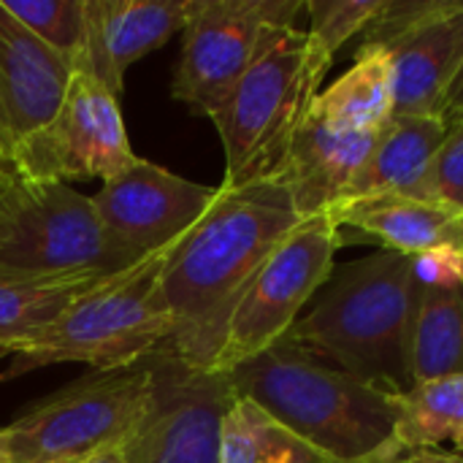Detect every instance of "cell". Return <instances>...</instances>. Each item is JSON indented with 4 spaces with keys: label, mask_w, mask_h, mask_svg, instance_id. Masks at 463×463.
Segmentation results:
<instances>
[{
    "label": "cell",
    "mask_w": 463,
    "mask_h": 463,
    "mask_svg": "<svg viewBox=\"0 0 463 463\" xmlns=\"http://www.w3.org/2000/svg\"><path fill=\"white\" fill-rule=\"evenodd\" d=\"M298 222L277 182L220 187L209 212L168 250L160 269V296L171 317L165 353L195 372H214L239 301Z\"/></svg>",
    "instance_id": "6da1fadb"
},
{
    "label": "cell",
    "mask_w": 463,
    "mask_h": 463,
    "mask_svg": "<svg viewBox=\"0 0 463 463\" xmlns=\"http://www.w3.org/2000/svg\"><path fill=\"white\" fill-rule=\"evenodd\" d=\"M236 396L255 402L339 463H404L396 442L399 393L369 385L315 353L279 339L228 372Z\"/></svg>",
    "instance_id": "7a4b0ae2"
},
{
    "label": "cell",
    "mask_w": 463,
    "mask_h": 463,
    "mask_svg": "<svg viewBox=\"0 0 463 463\" xmlns=\"http://www.w3.org/2000/svg\"><path fill=\"white\" fill-rule=\"evenodd\" d=\"M418 298L412 258L383 250L334 266L285 339L369 385L407 393L415 385L410 353Z\"/></svg>",
    "instance_id": "3957f363"
},
{
    "label": "cell",
    "mask_w": 463,
    "mask_h": 463,
    "mask_svg": "<svg viewBox=\"0 0 463 463\" xmlns=\"http://www.w3.org/2000/svg\"><path fill=\"white\" fill-rule=\"evenodd\" d=\"M334 57L298 27H274L263 52L212 117L225 149V182H271L307 119Z\"/></svg>",
    "instance_id": "277c9868"
},
{
    "label": "cell",
    "mask_w": 463,
    "mask_h": 463,
    "mask_svg": "<svg viewBox=\"0 0 463 463\" xmlns=\"http://www.w3.org/2000/svg\"><path fill=\"white\" fill-rule=\"evenodd\" d=\"M168 250H157L133 269L100 279L46 328L19 342L0 383L52 364H87L95 372L122 369L165 350L171 317L160 296V269Z\"/></svg>",
    "instance_id": "5b68a950"
},
{
    "label": "cell",
    "mask_w": 463,
    "mask_h": 463,
    "mask_svg": "<svg viewBox=\"0 0 463 463\" xmlns=\"http://www.w3.org/2000/svg\"><path fill=\"white\" fill-rule=\"evenodd\" d=\"M100 222L92 195L22 179L0 203V277H114L144 260Z\"/></svg>",
    "instance_id": "8992f818"
},
{
    "label": "cell",
    "mask_w": 463,
    "mask_h": 463,
    "mask_svg": "<svg viewBox=\"0 0 463 463\" xmlns=\"http://www.w3.org/2000/svg\"><path fill=\"white\" fill-rule=\"evenodd\" d=\"M155 388V358L84 374L30 404L0 429L5 463H81L122 442L141 423Z\"/></svg>",
    "instance_id": "52a82bcc"
},
{
    "label": "cell",
    "mask_w": 463,
    "mask_h": 463,
    "mask_svg": "<svg viewBox=\"0 0 463 463\" xmlns=\"http://www.w3.org/2000/svg\"><path fill=\"white\" fill-rule=\"evenodd\" d=\"M342 231L331 214L301 220L269 255L239 301L214 372L228 374L277 345L334 271Z\"/></svg>",
    "instance_id": "ba28073f"
},
{
    "label": "cell",
    "mask_w": 463,
    "mask_h": 463,
    "mask_svg": "<svg viewBox=\"0 0 463 463\" xmlns=\"http://www.w3.org/2000/svg\"><path fill=\"white\" fill-rule=\"evenodd\" d=\"M301 0H193L171 95L193 114L214 117L274 27H296Z\"/></svg>",
    "instance_id": "9c48e42d"
},
{
    "label": "cell",
    "mask_w": 463,
    "mask_h": 463,
    "mask_svg": "<svg viewBox=\"0 0 463 463\" xmlns=\"http://www.w3.org/2000/svg\"><path fill=\"white\" fill-rule=\"evenodd\" d=\"M136 160L119 100L87 71L73 68L65 98L46 128L14 152V168L30 182L111 179Z\"/></svg>",
    "instance_id": "30bf717a"
},
{
    "label": "cell",
    "mask_w": 463,
    "mask_h": 463,
    "mask_svg": "<svg viewBox=\"0 0 463 463\" xmlns=\"http://www.w3.org/2000/svg\"><path fill=\"white\" fill-rule=\"evenodd\" d=\"M149 407L122 442L128 463H220L222 418L236 399L228 374L195 372L160 350Z\"/></svg>",
    "instance_id": "8fae6325"
},
{
    "label": "cell",
    "mask_w": 463,
    "mask_h": 463,
    "mask_svg": "<svg viewBox=\"0 0 463 463\" xmlns=\"http://www.w3.org/2000/svg\"><path fill=\"white\" fill-rule=\"evenodd\" d=\"M220 187L182 179L155 163L136 157L92 195V206L128 247L141 255L176 244L214 203Z\"/></svg>",
    "instance_id": "7c38bea8"
},
{
    "label": "cell",
    "mask_w": 463,
    "mask_h": 463,
    "mask_svg": "<svg viewBox=\"0 0 463 463\" xmlns=\"http://www.w3.org/2000/svg\"><path fill=\"white\" fill-rule=\"evenodd\" d=\"M71 76L73 62L0 3V155L8 163L30 136L52 122Z\"/></svg>",
    "instance_id": "4fadbf2b"
},
{
    "label": "cell",
    "mask_w": 463,
    "mask_h": 463,
    "mask_svg": "<svg viewBox=\"0 0 463 463\" xmlns=\"http://www.w3.org/2000/svg\"><path fill=\"white\" fill-rule=\"evenodd\" d=\"M193 0H87L84 41L73 68L95 76L117 100L125 71L184 30Z\"/></svg>",
    "instance_id": "5bb4252c"
},
{
    "label": "cell",
    "mask_w": 463,
    "mask_h": 463,
    "mask_svg": "<svg viewBox=\"0 0 463 463\" xmlns=\"http://www.w3.org/2000/svg\"><path fill=\"white\" fill-rule=\"evenodd\" d=\"M380 133H347L309 109L271 182L282 184L301 220L328 214Z\"/></svg>",
    "instance_id": "9a60e30c"
},
{
    "label": "cell",
    "mask_w": 463,
    "mask_h": 463,
    "mask_svg": "<svg viewBox=\"0 0 463 463\" xmlns=\"http://www.w3.org/2000/svg\"><path fill=\"white\" fill-rule=\"evenodd\" d=\"M385 57L393 114L439 117L463 62V0L456 11L402 38Z\"/></svg>",
    "instance_id": "2e32d148"
},
{
    "label": "cell",
    "mask_w": 463,
    "mask_h": 463,
    "mask_svg": "<svg viewBox=\"0 0 463 463\" xmlns=\"http://www.w3.org/2000/svg\"><path fill=\"white\" fill-rule=\"evenodd\" d=\"M445 136L448 125L439 117L393 114L331 212L380 195H407L429 171Z\"/></svg>",
    "instance_id": "e0dca14e"
},
{
    "label": "cell",
    "mask_w": 463,
    "mask_h": 463,
    "mask_svg": "<svg viewBox=\"0 0 463 463\" xmlns=\"http://www.w3.org/2000/svg\"><path fill=\"white\" fill-rule=\"evenodd\" d=\"M331 217L339 231H361L383 241L385 250L410 258L437 247H453L463 252V214L431 201L410 195H380L331 212Z\"/></svg>",
    "instance_id": "ac0fdd59"
},
{
    "label": "cell",
    "mask_w": 463,
    "mask_h": 463,
    "mask_svg": "<svg viewBox=\"0 0 463 463\" xmlns=\"http://www.w3.org/2000/svg\"><path fill=\"white\" fill-rule=\"evenodd\" d=\"M410 369L415 385L463 377V285L420 288Z\"/></svg>",
    "instance_id": "d6986e66"
},
{
    "label": "cell",
    "mask_w": 463,
    "mask_h": 463,
    "mask_svg": "<svg viewBox=\"0 0 463 463\" xmlns=\"http://www.w3.org/2000/svg\"><path fill=\"white\" fill-rule=\"evenodd\" d=\"M328 125L347 133H380L393 119L391 68L385 54H369L320 90L312 103Z\"/></svg>",
    "instance_id": "ffe728a7"
},
{
    "label": "cell",
    "mask_w": 463,
    "mask_h": 463,
    "mask_svg": "<svg viewBox=\"0 0 463 463\" xmlns=\"http://www.w3.org/2000/svg\"><path fill=\"white\" fill-rule=\"evenodd\" d=\"M220 463H339L326 456L255 402L236 396L222 418Z\"/></svg>",
    "instance_id": "44dd1931"
},
{
    "label": "cell",
    "mask_w": 463,
    "mask_h": 463,
    "mask_svg": "<svg viewBox=\"0 0 463 463\" xmlns=\"http://www.w3.org/2000/svg\"><path fill=\"white\" fill-rule=\"evenodd\" d=\"M106 277L22 279L0 277V358L60 317L81 293Z\"/></svg>",
    "instance_id": "7402d4cb"
},
{
    "label": "cell",
    "mask_w": 463,
    "mask_h": 463,
    "mask_svg": "<svg viewBox=\"0 0 463 463\" xmlns=\"http://www.w3.org/2000/svg\"><path fill=\"white\" fill-rule=\"evenodd\" d=\"M396 442L410 456L453 442L463 456V377L418 383L396 396Z\"/></svg>",
    "instance_id": "603a6c76"
},
{
    "label": "cell",
    "mask_w": 463,
    "mask_h": 463,
    "mask_svg": "<svg viewBox=\"0 0 463 463\" xmlns=\"http://www.w3.org/2000/svg\"><path fill=\"white\" fill-rule=\"evenodd\" d=\"M461 0H383L380 11L358 35L355 60L391 52L402 38L458 8Z\"/></svg>",
    "instance_id": "cb8c5ba5"
},
{
    "label": "cell",
    "mask_w": 463,
    "mask_h": 463,
    "mask_svg": "<svg viewBox=\"0 0 463 463\" xmlns=\"http://www.w3.org/2000/svg\"><path fill=\"white\" fill-rule=\"evenodd\" d=\"M5 11L19 19L33 35L65 54L71 62L84 41L87 0H0Z\"/></svg>",
    "instance_id": "d4e9b609"
},
{
    "label": "cell",
    "mask_w": 463,
    "mask_h": 463,
    "mask_svg": "<svg viewBox=\"0 0 463 463\" xmlns=\"http://www.w3.org/2000/svg\"><path fill=\"white\" fill-rule=\"evenodd\" d=\"M380 5L383 0H309L307 11L312 16V27L307 33L331 57H336L350 38L364 33Z\"/></svg>",
    "instance_id": "484cf974"
},
{
    "label": "cell",
    "mask_w": 463,
    "mask_h": 463,
    "mask_svg": "<svg viewBox=\"0 0 463 463\" xmlns=\"http://www.w3.org/2000/svg\"><path fill=\"white\" fill-rule=\"evenodd\" d=\"M407 195L463 214V122L448 128V136L437 149L429 171Z\"/></svg>",
    "instance_id": "4316f807"
},
{
    "label": "cell",
    "mask_w": 463,
    "mask_h": 463,
    "mask_svg": "<svg viewBox=\"0 0 463 463\" xmlns=\"http://www.w3.org/2000/svg\"><path fill=\"white\" fill-rule=\"evenodd\" d=\"M412 274L420 288H456L463 285V255L453 247H437L420 255H412Z\"/></svg>",
    "instance_id": "83f0119b"
},
{
    "label": "cell",
    "mask_w": 463,
    "mask_h": 463,
    "mask_svg": "<svg viewBox=\"0 0 463 463\" xmlns=\"http://www.w3.org/2000/svg\"><path fill=\"white\" fill-rule=\"evenodd\" d=\"M439 119H442L448 128L463 122V62L458 76H456V81H453V87H450V92H448V98H445V103H442Z\"/></svg>",
    "instance_id": "f1b7e54d"
},
{
    "label": "cell",
    "mask_w": 463,
    "mask_h": 463,
    "mask_svg": "<svg viewBox=\"0 0 463 463\" xmlns=\"http://www.w3.org/2000/svg\"><path fill=\"white\" fill-rule=\"evenodd\" d=\"M404 463H463L461 453H445V450H439V448H434V450H415V453H410Z\"/></svg>",
    "instance_id": "f546056e"
},
{
    "label": "cell",
    "mask_w": 463,
    "mask_h": 463,
    "mask_svg": "<svg viewBox=\"0 0 463 463\" xmlns=\"http://www.w3.org/2000/svg\"><path fill=\"white\" fill-rule=\"evenodd\" d=\"M24 176L14 168V165H0V203L14 193V187L22 182Z\"/></svg>",
    "instance_id": "4dcf8cb0"
},
{
    "label": "cell",
    "mask_w": 463,
    "mask_h": 463,
    "mask_svg": "<svg viewBox=\"0 0 463 463\" xmlns=\"http://www.w3.org/2000/svg\"><path fill=\"white\" fill-rule=\"evenodd\" d=\"M81 463H128L125 461V456H122V448H111V450H103V453H98V456H92V458H87V461Z\"/></svg>",
    "instance_id": "1f68e13d"
},
{
    "label": "cell",
    "mask_w": 463,
    "mask_h": 463,
    "mask_svg": "<svg viewBox=\"0 0 463 463\" xmlns=\"http://www.w3.org/2000/svg\"><path fill=\"white\" fill-rule=\"evenodd\" d=\"M0 165H11V163H8V160H5V157L0 155Z\"/></svg>",
    "instance_id": "d6a6232c"
},
{
    "label": "cell",
    "mask_w": 463,
    "mask_h": 463,
    "mask_svg": "<svg viewBox=\"0 0 463 463\" xmlns=\"http://www.w3.org/2000/svg\"><path fill=\"white\" fill-rule=\"evenodd\" d=\"M0 463H5V458H3V445H0Z\"/></svg>",
    "instance_id": "836d02e7"
},
{
    "label": "cell",
    "mask_w": 463,
    "mask_h": 463,
    "mask_svg": "<svg viewBox=\"0 0 463 463\" xmlns=\"http://www.w3.org/2000/svg\"><path fill=\"white\" fill-rule=\"evenodd\" d=\"M461 255H463V252H461Z\"/></svg>",
    "instance_id": "e575fe53"
}]
</instances>
